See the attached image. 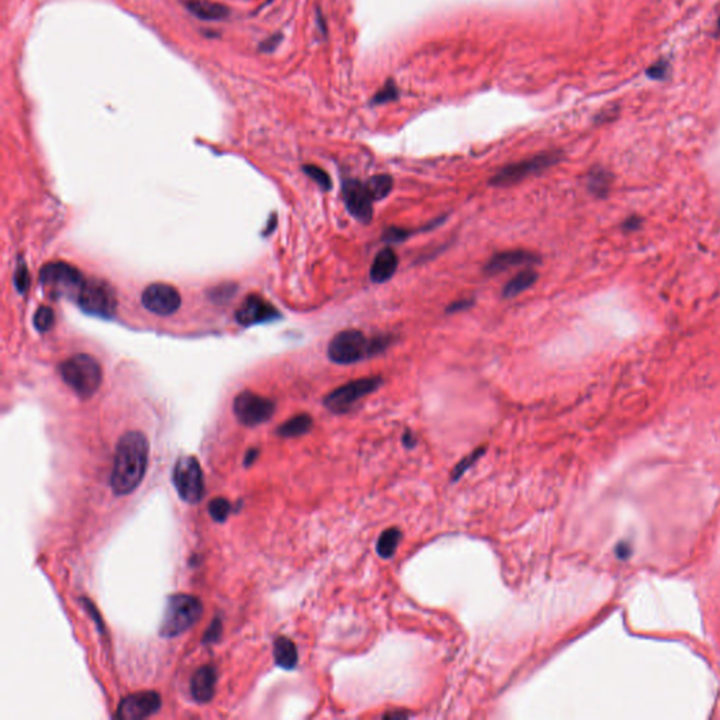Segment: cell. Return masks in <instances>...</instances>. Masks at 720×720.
<instances>
[{"label": "cell", "instance_id": "484cf974", "mask_svg": "<svg viewBox=\"0 0 720 720\" xmlns=\"http://www.w3.org/2000/svg\"><path fill=\"white\" fill-rule=\"evenodd\" d=\"M302 171H304L307 173V176L311 177L324 192H329L332 188V180L324 169H321L315 165H306L304 168H302Z\"/></svg>", "mask_w": 720, "mask_h": 720}, {"label": "cell", "instance_id": "8d00e7d4", "mask_svg": "<svg viewBox=\"0 0 720 720\" xmlns=\"http://www.w3.org/2000/svg\"><path fill=\"white\" fill-rule=\"evenodd\" d=\"M385 719H404V717H409V713L408 712H389L386 714H383Z\"/></svg>", "mask_w": 720, "mask_h": 720}, {"label": "cell", "instance_id": "7c38bea8", "mask_svg": "<svg viewBox=\"0 0 720 720\" xmlns=\"http://www.w3.org/2000/svg\"><path fill=\"white\" fill-rule=\"evenodd\" d=\"M162 699L158 692L141 691L126 697L119 708L116 716L121 720H141L159 712Z\"/></svg>", "mask_w": 720, "mask_h": 720}, {"label": "cell", "instance_id": "ac0fdd59", "mask_svg": "<svg viewBox=\"0 0 720 720\" xmlns=\"http://www.w3.org/2000/svg\"><path fill=\"white\" fill-rule=\"evenodd\" d=\"M273 657L283 670H293L298 663V653L295 644L286 636H280L273 644Z\"/></svg>", "mask_w": 720, "mask_h": 720}, {"label": "cell", "instance_id": "277c9868", "mask_svg": "<svg viewBox=\"0 0 720 720\" xmlns=\"http://www.w3.org/2000/svg\"><path fill=\"white\" fill-rule=\"evenodd\" d=\"M560 159L561 153L552 150V153H543L532 158L507 165L489 179V184L494 187H508L516 184L530 176L547 171L549 168L557 165Z\"/></svg>", "mask_w": 720, "mask_h": 720}, {"label": "cell", "instance_id": "83f0119b", "mask_svg": "<svg viewBox=\"0 0 720 720\" xmlns=\"http://www.w3.org/2000/svg\"><path fill=\"white\" fill-rule=\"evenodd\" d=\"M483 453H484V447H480V449H476V450L470 454L469 458L463 459V460L458 465V467H454V470H453V473H451V480H458V478H460V477L466 473V470L470 469V467H471V466H473V465H474V463H476V462L483 456Z\"/></svg>", "mask_w": 720, "mask_h": 720}, {"label": "cell", "instance_id": "d6986e66", "mask_svg": "<svg viewBox=\"0 0 720 720\" xmlns=\"http://www.w3.org/2000/svg\"><path fill=\"white\" fill-rule=\"evenodd\" d=\"M538 278H539V275L534 269H525V271L519 272L515 278H512L504 286L503 297L504 298H514V297H516L518 294H520V293L526 291L527 289L532 287L538 282Z\"/></svg>", "mask_w": 720, "mask_h": 720}, {"label": "cell", "instance_id": "3957f363", "mask_svg": "<svg viewBox=\"0 0 720 720\" xmlns=\"http://www.w3.org/2000/svg\"><path fill=\"white\" fill-rule=\"evenodd\" d=\"M59 370L64 382L81 398L92 397L101 385V366L90 355H75L66 359Z\"/></svg>", "mask_w": 720, "mask_h": 720}, {"label": "cell", "instance_id": "74e56055", "mask_svg": "<svg viewBox=\"0 0 720 720\" xmlns=\"http://www.w3.org/2000/svg\"><path fill=\"white\" fill-rule=\"evenodd\" d=\"M719 27H720V20H719Z\"/></svg>", "mask_w": 720, "mask_h": 720}, {"label": "cell", "instance_id": "603a6c76", "mask_svg": "<svg viewBox=\"0 0 720 720\" xmlns=\"http://www.w3.org/2000/svg\"><path fill=\"white\" fill-rule=\"evenodd\" d=\"M401 541V530L397 527H390L380 535L377 541V554L382 558H390L397 552V547Z\"/></svg>", "mask_w": 720, "mask_h": 720}, {"label": "cell", "instance_id": "5b68a950", "mask_svg": "<svg viewBox=\"0 0 720 720\" xmlns=\"http://www.w3.org/2000/svg\"><path fill=\"white\" fill-rule=\"evenodd\" d=\"M331 362L342 366L355 364L370 358V338L359 329H345L338 332L328 345Z\"/></svg>", "mask_w": 720, "mask_h": 720}, {"label": "cell", "instance_id": "836d02e7", "mask_svg": "<svg viewBox=\"0 0 720 720\" xmlns=\"http://www.w3.org/2000/svg\"><path fill=\"white\" fill-rule=\"evenodd\" d=\"M667 70H668V65L665 62H659V64L653 65L648 73H649V77L653 79H664Z\"/></svg>", "mask_w": 720, "mask_h": 720}, {"label": "cell", "instance_id": "ffe728a7", "mask_svg": "<svg viewBox=\"0 0 720 720\" xmlns=\"http://www.w3.org/2000/svg\"><path fill=\"white\" fill-rule=\"evenodd\" d=\"M187 8L192 14L202 20H220L228 14V10H226L225 6L207 2V0H192V2H188Z\"/></svg>", "mask_w": 720, "mask_h": 720}, {"label": "cell", "instance_id": "e575fe53", "mask_svg": "<svg viewBox=\"0 0 720 720\" xmlns=\"http://www.w3.org/2000/svg\"><path fill=\"white\" fill-rule=\"evenodd\" d=\"M402 442L407 447H413L416 445V438L413 436V434L411 431H407L402 436Z\"/></svg>", "mask_w": 720, "mask_h": 720}, {"label": "cell", "instance_id": "4316f807", "mask_svg": "<svg viewBox=\"0 0 720 720\" xmlns=\"http://www.w3.org/2000/svg\"><path fill=\"white\" fill-rule=\"evenodd\" d=\"M55 315L51 309L48 307H40L37 310L34 315V325L40 332H47L54 327Z\"/></svg>", "mask_w": 720, "mask_h": 720}, {"label": "cell", "instance_id": "d4e9b609", "mask_svg": "<svg viewBox=\"0 0 720 720\" xmlns=\"http://www.w3.org/2000/svg\"><path fill=\"white\" fill-rule=\"evenodd\" d=\"M231 509H233V507H231L230 501L221 498V497L211 500L208 504V514L215 522H225L226 518H228V515L231 514Z\"/></svg>", "mask_w": 720, "mask_h": 720}, {"label": "cell", "instance_id": "e0dca14e", "mask_svg": "<svg viewBox=\"0 0 720 720\" xmlns=\"http://www.w3.org/2000/svg\"><path fill=\"white\" fill-rule=\"evenodd\" d=\"M398 269V256L391 248H385L378 252L370 266V279L373 283L382 284L389 282Z\"/></svg>", "mask_w": 720, "mask_h": 720}, {"label": "cell", "instance_id": "4dcf8cb0", "mask_svg": "<svg viewBox=\"0 0 720 720\" xmlns=\"http://www.w3.org/2000/svg\"><path fill=\"white\" fill-rule=\"evenodd\" d=\"M476 304L474 298H462L458 301H453L450 306L446 307V314H458L462 311L470 310Z\"/></svg>", "mask_w": 720, "mask_h": 720}, {"label": "cell", "instance_id": "ba28073f", "mask_svg": "<svg viewBox=\"0 0 720 720\" xmlns=\"http://www.w3.org/2000/svg\"><path fill=\"white\" fill-rule=\"evenodd\" d=\"M383 385L380 376L362 377L331 391L324 398V405L333 413L349 412L362 398L374 393Z\"/></svg>", "mask_w": 720, "mask_h": 720}, {"label": "cell", "instance_id": "1f68e13d", "mask_svg": "<svg viewBox=\"0 0 720 720\" xmlns=\"http://www.w3.org/2000/svg\"><path fill=\"white\" fill-rule=\"evenodd\" d=\"M222 633V625H221V621L220 619H214L210 625V627L207 629L204 637H203V643H215L220 636Z\"/></svg>", "mask_w": 720, "mask_h": 720}, {"label": "cell", "instance_id": "9a60e30c", "mask_svg": "<svg viewBox=\"0 0 720 720\" xmlns=\"http://www.w3.org/2000/svg\"><path fill=\"white\" fill-rule=\"evenodd\" d=\"M541 263V256L538 253L523 251V249H512L498 252L492 256L484 268V272L488 276H496L498 273L507 272L516 266H529V264Z\"/></svg>", "mask_w": 720, "mask_h": 720}, {"label": "cell", "instance_id": "4fadbf2b", "mask_svg": "<svg viewBox=\"0 0 720 720\" xmlns=\"http://www.w3.org/2000/svg\"><path fill=\"white\" fill-rule=\"evenodd\" d=\"M342 196L347 210L352 217L363 224H369L373 218V199L367 187L358 179H345L342 182Z\"/></svg>", "mask_w": 720, "mask_h": 720}, {"label": "cell", "instance_id": "f1b7e54d", "mask_svg": "<svg viewBox=\"0 0 720 720\" xmlns=\"http://www.w3.org/2000/svg\"><path fill=\"white\" fill-rule=\"evenodd\" d=\"M411 235H412L411 230L401 228V226H389V228L385 230L382 240L387 244H400V242H404Z\"/></svg>", "mask_w": 720, "mask_h": 720}, {"label": "cell", "instance_id": "8992f818", "mask_svg": "<svg viewBox=\"0 0 720 720\" xmlns=\"http://www.w3.org/2000/svg\"><path fill=\"white\" fill-rule=\"evenodd\" d=\"M40 282L46 290L55 297H77L79 295L85 279L82 273L65 262L48 263L40 272Z\"/></svg>", "mask_w": 720, "mask_h": 720}, {"label": "cell", "instance_id": "44dd1931", "mask_svg": "<svg viewBox=\"0 0 720 720\" xmlns=\"http://www.w3.org/2000/svg\"><path fill=\"white\" fill-rule=\"evenodd\" d=\"M313 428V418L309 413H300L293 416L291 420L286 421L279 427L278 434L283 438H297L306 435Z\"/></svg>", "mask_w": 720, "mask_h": 720}, {"label": "cell", "instance_id": "5bb4252c", "mask_svg": "<svg viewBox=\"0 0 720 720\" xmlns=\"http://www.w3.org/2000/svg\"><path fill=\"white\" fill-rule=\"evenodd\" d=\"M237 321L244 327L273 321L280 317L278 310L260 295H248L237 310Z\"/></svg>", "mask_w": 720, "mask_h": 720}, {"label": "cell", "instance_id": "52a82bcc", "mask_svg": "<svg viewBox=\"0 0 720 720\" xmlns=\"http://www.w3.org/2000/svg\"><path fill=\"white\" fill-rule=\"evenodd\" d=\"M172 480L179 497L184 503L197 504L202 501L206 491L204 474L195 456H183L177 459L173 467Z\"/></svg>", "mask_w": 720, "mask_h": 720}, {"label": "cell", "instance_id": "8fae6325", "mask_svg": "<svg viewBox=\"0 0 720 720\" xmlns=\"http://www.w3.org/2000/svg\"><path fill=\"white\" fill-rule=\"evenodd\" d=\"M142 304L148 311L154 314L172 315L179 310L182 298L173 286L166 283H155L144 290Z\"/></svg>", "mask_w": 720, "mask_h": 720}, {"label": "cell", "instance_id": "2e32d148", "mask_svg": "<svg viewBox=\"0 0 720 720\" xmlns=\"http://www.w3.org/2000/svg\"><path fill=\"white\" fill-rule=\"evenodd\" d=\"M192 697L199 703L210 702L215 695L217 685V670L214 665L200 667L192 677L191 682Z\"/></svg>", "mask_w": 720, "mask_h": 720}, {"label": "cell", "instance_id": "6da1fadb", "mask_svg": "<svg viewBox=\"0 0 720 720\" xmlns=\"http://www.w3.org/2000/svg\"><path fill=\"white\" fill-rule=\"evenodd\" d=\"M148 458L149 443L142 432L130 431L120 438L110 477L116 496H128L138 488L146 473Z\"/></svg>", "mask_w": 720, "mask_h": 720}, {"label": "cell", "instance_id": "7a4b0ae2", "mask_svg": "<svg viewBox=\"0 0 720 720\" xmlns=\"http://www.w3.org/2000/svg\"><path fill=\"white\" fill-rule=\"evenodd\" d=\"M203 615V602L188 594H175L166 601L159 634L162 637H176L195 626Z\"/></svg>", "mask_w": 720, "mask_h": 720}, {"label": "cell", "instance_id": "30bf717a", "mask_svg": "<svg viewBox=\"0 0 720 720\" xmlns=\"http://www.w3.org/2000/svg\"><path fill=\"white\" fill-rule=\"evenodd\" d=\"M276 404L252 391H244L234 400V412L241 424L256 427L266 422L275 413Z\"/></svg>", "mask_w": 720, "mask_h": 720}, {"label": "cell", "instance_id": "9c48e42d", "mask_svg": "<svg viewBox=\"0 0 720 720\" xmlns=\"http://www.w3.org/2000/svg\"><path fill=\"white\" fill-rule=\"evenodd\" d=\"M78 302L85 313L103 318H110L117 307L115 290L104 280L97 279L85 282L78 295Z\"/></svg>", "mask_w": 720, "mask_h": 720}, {"label": "cell", "instance_id": "cb8c5ba5", "mask_svg": "<svg viewBox=\"0 0 720 720\" xmlns=\"http://www.w3.org/2000/svg\"><path fill=\"white\" fill-rule=\"evenodd\" d=\"M611 184V175L602 168H595L588 175V188L591 193H594L598 197L605 196L608 193V188Z\"/></svg>", "mask_w": 720, "mask_h": 720}, {"label": "cell", "instance_id": "d590c367", "mask_svg": "<svg viewBox=\"0 0 720 720\" xmlns=\"http://www.w3.org/2000/svg\"><path fill=\"white\" fill-rule=\"evenodd\" d=\"M257 454H259V451H257L256 449H251V450H248L246 456H245V466H251V465L255 462V459L257 458Z\"/></svg>", "mask_w": 720, "mask_h": 720}, {"label": "cell", "instance_id": "f546056e", "mask_svg": "<svg viewBox=\"0 0 720 720\" xmlns=\"http://www.w3.org/2000/svg\"><path fill=\"white\" fill-rule=\"evenodd\" d=\"M397 97H398V90H397L396 84L393 81H389L380 90L376 93V96L373 97L371 101L374 104H383V103L396 100Z\"/></svg>", "mask_w": 720, "mask_h": 720}, {"label": "cell", "instance_id": "7402d4cb", "mask_svg": "<svg viewBox=\"0 0 720 720\" xmlns=\"http://www.w3.org/2000/svg\"><path fill=\"white\" fill-rule=\"evenodd\" d=\"M367 192L373 202H380L385 200L393 191L394 180L390 175L382 173V175H374L371 176L366 183Z\"/></svg>", "mask_w": 720, "mask_h": 720}, {"label": "cell", "instance_id": "d6a6232c", "mask_svg": "<svg viewBox=\"0 0 720 720\" xmlns=\"http://www.w3.org/2000/svg\"><path fill=\"white\" fill-rule=\"evenodd\" d=\"M14 280H16V286H17V289L20 291H24L27 289V286H28V272H27V268H26L24 263L19 266V269L16 272V279Z\"/></svg>", "mask_w": 720, "mask_h": 720}]
</instances>
